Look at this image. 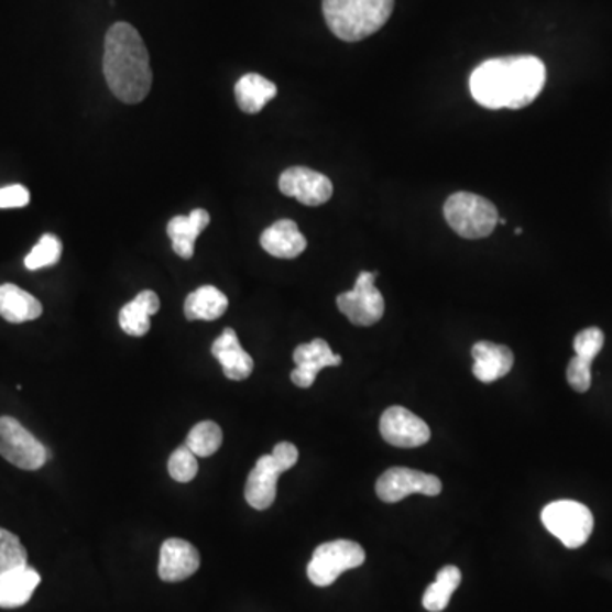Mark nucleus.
I'll list each match as a JSON object with an SVG mask.
<instances>
[{
    "label": "nucleus",
    "mask_w": 612,
    "mask_h": 612,
    "mask_svg": "<svg viewBox=\"0 0 612 612\" xmlns=\"http://www.w3.org/2000/svg\"><path fill=\"white\" fill-rule=\"evenodd\" d=\"M546 67L538 56H501L483 62L470 77L474 101L487 109H523L538 98Z\"/></svg>",
    "instance_id": "obj_1"
},
{
    "label": "nucleus",
    "mask_w": 612,
    "mask_h": 612,
    "mask_svg": "<svg viewBox=\"0 0 612 612\" xmlns=\"http://www.w3.org/2000/svg\"><path fill=\"white\" fill-rule=\"evenodd\" d=\"M102 70L111 92L124 105H139L152 87L149 50L139 31L128 23L109 28Z\"/></svg>",
    "instance_id": "obj_2"
},
{
    "label": "nucleus",
    "mask_w": 612,
    "mask_h": 612,
    "mask_svg": "<svg viewBox=\"0 0 612 612\" xmlns=\"http://www.w3.org/2000/svg\"><path fill=\"white\" fill-rule=\"evenodd\" d=\"M324 18L339 40L361 42L389 23L395 0H324Z\"/></svg>",
    "instance_id": "obj_3"
},
{
    "label": "nucleus",
    "mask_w": 612,
    "mask_h": 612,
    "mask_svg": "<svg viewBox=\"0 0 612 612\" xmlns=\"http://www.w3.org/2000/svg\"><path fill=\"white\" fill-rule=\"evenodd\" d=\"M445 218L449 227L463 239H485L499 223L495 205L473 193H456L445 205Z\"/></svg>",
    "instance_id": "obj_4"
},
{
    "label": "nucleus",
    "mask_w": 612,
    "mask_h": 612,
    "mask_svg": "<svg viewBox=\"0 0 612 612\" xmlns=\"http://www.w3.org/2000/svg\"><path fill=\"white\" fill-rule=\"evenodd\" d=\"M542 521L546 529L570 549L586 545L594 529V515L576 501L551 502L543 509Z\"/></svg>",
    "instance_id": "obj_5"
},
{
    "label": "nucleus",
    "mask_w": 612,
    "mask_h": 612,
    "mask_svg": "<svg viewBox=\"0 0 612 612\" xmlns=\"http://www.w3.org/2000/svg\"><path fill=\"white\" fill-rule=\"evenodd\" d=\"M367 560V553L356 542L337 539L324 543L315 549L306 573L314 586L329 587L342 576L343 571L361 567Z\"/></svg>",
    "instance_id": "obj_6"
},
{
    "label": "nucleus",
    "mask_w": 612,
    "mask_h": 612,
    "mask_svg": "<svg viewBox=\"0 0 612 612\" xmlns=\"http://www.w3.org/2000/svg\"><path fill=\"white\" fill-rule=\"evenodd\" d=\"M0 456L21 470L34 471L45 467L50 452L15 418L0 417Z\"/></svg>",
    "instance_id": "obj_7"
},
{
    "label": "nucleus",
    "mask_w": 612,
    "mask_h": 612,
    "mask_svg": "<svg viewBox=\"0 0 612 612\" xmlns=\"http://www.w3.org/2000/svg\"><path fill=\"white\" fill-rule=\"evenodd\" d=\"M378 273L362 271L351 292L337 296V306L349 321L359 327H371L385 315V299L374 286Z\"/></svg>",
    "instance_id": "obj_8"
},
{
    "label": "nucleus",
    "mask_w": 612,
    "mask_h": 612,
    "mask_svg": "<svg viewBox=\"0 0 612 612\" xmlns=\"http://www.w3.org/2000/svg\"><path fill=\"white\" fill-rule=\"evenodd\" d=\"M442 483L434 474L423 471L411 470V468H390L381 474L376 482V493L381 501L386 504H396L404 501L412 493L420 495H439Z\"/></svg>",
    "instance_id": "obj_9"
},
{
    "label": "nucleus",
    "mask_w": 612,
    "mask_h": 612,
    "mask_svg": "<svg viewBox=\"0 0 612 612\" xmlns=\"http://www.w3.org/2000/svg\"><path fill=\"white\" fill-rule=\"evenodd\" d=\"M380 433L395 448H418L430 439L429 426L423 418L398 405L386 408L385 414L381 415Z\"/></svg>",
    "instance_id": "obj_10"
},
{
    "label": "nucleus",
    "mask_w": 612,
    "mask_h": 612,
    "mask_svg": "<svg viewBox=\"0 0 612 612\" xmlns=\"http://www.w3.org/2000/svg\"><path fill=\"white\" fill-rule=\"evenodd\" d=\"M280 189L284 196L306 206L324 205L334 195L332 181L308 167L286 168L280 177Z\"/></svg>",
    "instance_id": "obj_11"
},
{
    "label": "nucleus",
    "mask_w": 612,
    "mask_h": 612,
    "mask_svg": "<svg viewBox=\"0 0 612 612\" xmlns=\"http://www.w3.org/2000/svg\"><path fill=\"white\" fill-rule=\"evenodd\" d=\"M296 368L292 373V381L299 389H310L317 380V374L324 368L339 367L340 356L334 354L329 343L324 339H314L308 343H299L293 352Z\"/></svg>",
    "instance_id": "obj_12"
},
{
    "label": "nucleus",
    "mask_w": 612,
    "mask_h": 612,
    "mask_svg": "<svg viewBox=\"0 0 612 612\" xmlns=\"http://www.w3.org/2000/svg\"><path fill=\"white\" fill-rule=\"evenodd\" d=\"M201 565L198 549L179 538H171L162 545L159 577L164 582L176 583L189 579Z\"/></svg>",
    "instance_id": "obj_13"
},
{
    "label": "nucleus",
    "mask_w": 612,
    "mask_h": 612,
    "mask_svg": "<svg viewBox=\"0 0 612 612\" xmlns=\"http://www.w3.org/2000/svg\"><path fill=\"white\" fill-rule=\"evenodd\" d=\"M284 468L273 455L261 456L245 483V501L258 511H265L276 501L277 480Z\"/></svg>",
    "instance_id": "obj_14"
},
{
    "label": "nucleus",
    "mask_w": 612,
    "mask_h": 612,
    "mask_svg": "<svg viewBox=\"0 0 612 612\" xmlns=\"http://www.w3.org/2000/svg\"><path fill=\"white\" fill-rule=\"evenodd\" d=\"M211 354L220 361L223 374L228 380L243 381L254 371V359L243 351L239 337L233 329H225L211 346Z\"/></svg>",
    "instance_id": "obj_15"
},
{
    "label": "nucleus",
    "mask_w": 612,
    "mask_h": 612,
    "mask_svg": "<svg viewBox=\"0 0 612 612\" xmlns=\"http://www.w3.org/2000/svg\"><path fill=\"white\" fill-rule=\"evenodd\" d=\"M473 356V374L477 380L482 383H493L501 380L505 374L511 373L514 367V354L507 346H499V343L477 342L471 349Z\"/></svg>",
    "instance_id": "obj_16"
},
{
    "label": "nucleus",
    "mask_w": 612,
    "mask_h": 612,
    "mask_svg": "<svg viewBox=\"0 0 612 612\" xmlns=\"http://www.w3.org/2000/svg\"><path fill=\"white\" fill-rule=\"evenodd\" d=\"M261 245L267 254L277 259H295L306 249V239L293 220H280L265 228Z\"/></svg>",
    "instance_id": "obj_17"
},
{
    "label": "nucleus",
    "mask_w": 612,
    "mask_h": 612,
    "mask_svg": "<svg viewBox=\"0 0 612 612\" xmlns=\"http://www.w3.org/2000/svg\"><path fill=\"white\" fill-rule=\"evenodd\" d=\"M209 225V214L206 209H193L187 217H174L167 225V236L172 249L179 258L190 259L195 255L196 239Z\"/></svg>",
    "instance_id": "obj_18"
},
{
    "label": "nucleus",
    "mask_w": 612,
    "mask_h": 612,
    "mask_svg": "<svg viewBox=\"0 0 612 612\" xmlns=\"http://www.w3.org/2000/svg\"><path fill=\"white\" fill-rule=\"evenodd\" d=\"M40 582L42 577L30 565L0 576V608H23L30 602Z\"/></svg>",
    "instance_id": "obj_19"
},
{
    "label": "nucleus",
    "mask_w": 612,
    "mask_h": 612,
    "mask_svg": "<svg viewBox=\"0 0 612 612\" xmlns=\"http://www.w3.org/2000/svg\"><path fill=\"white\" fill-rule=\"evenodd\" d=\"M42 314V303L30 293L11 283L0 286V317L9 324L36 320Z\"/></svg>",
    "instance_id": "obj_20"
},
{
    "label": "nucleus",
    "mask_w": 612,
    "mask_h": 612,
    "mask_svg": "<svg viewBox=\"0 0 612 612\" xmlns=\"http://www.w3.org/2000/svg\"><path fill=\"white\" fill-rule=\"evenodd\" d=\"M161 310V299L157 293L146 292L139 293L135 299L121 308L120 325L124 334L131 337H143L150 330V317Z\"/></svg>",
    "instance_id": "obj_21"
},
{
    "label": "nucleus",
    "mask_w": 612,
    "mask_h": 612,
    "mask_svg": "<svg viewBox=\"0 0 612 612\" xmlns=\"http://www.w3.org/2000/svg\"><path fill=\"white\" fill-rule=\"evenodd\" d=\"M276 84L259 74H247L236 84V99L247 114H258L267 102L276 98Z\"/></svg>",
    "instance_id": "obj_22"
},
{
    "label": "nucleus",
    "mask_w": 612,
    "mask_h": 612,
    "mask_svg": "<svg viewBox=\"0 0 612 612\" xmlns=\"http://www.w3.org/2000/svg\"><path fill=\"white\" fill-rule=\"evenodd\" d=\"M227 310V295L221 293L220 289L215 288V286H209V284L189 293L186 303H184V315H186L187 320L190 321L218 320V318L223 317Z\"/></svg>",
    "instance_id": "obj_23"
},
{
    "label": "nucleus",
    "mask_w": 612,
    "mask_h": 612,
    "mask_svg": "<svg viewBox=\"0 0 612 612\" xmlns=\"http://www.w3.org/2000/svg\"><path fill=\"white\" fill-rule=\"evenodd\" d=\"M459 583H461V571L458 567L448 565V567L441 568V571L437 573L436 582L427 587L423 598L424 608L430 612L445 611Z\"/></svg>",
    "instance_id": "obj_24"
},
{
    "label": "nucleus",
    "mask_w": 612,
    "mask_h": 612,
    "mask_svg": "<svg viewBox=\"0 0 612 612\" xmlns=\"http://www.w3.org/2000/svg\"><path fill=\"white\" fill-rule=\"evenodd\" d=\"M221 442H223V433L220 426L211 420H203L187 434L186 446L196 456L208 458L220 449Z\"/></svg>",
    "instance_id": "obj_25"
},
{
    "label": "nucleus",
    "mask_w": 612,
    "mask_h": 612,
    "mask_svg": "<svg viewBox=\"0 0 612 612\" xmlns=\"http://www.w3.org/2000/svg\"><path fill=\"white\" fill-rule=\"evenodd\" d=\"M62 251H64V245H62L61 239L53 233H45L24 259V265H26V270L37 271L58 264Z\"/></svg>",
    "instance_id": "obj_26"
},
{
    "label": "nucleus",
    "mask_w": 612,
    "mask_h": 612,
    "mask_svg": "<svg viewBox=\"0 0 612 612\" xmlns=\"http://www.w3.org/2000/svg\"><path fill=\"white\" fill-rule=\"evenodd\" d=\"M28 551L21 539L0 527V576L26 567Z\"/></svg>",
    "instance_id": "obj_27"
},
{
    "label": "nucleus",
    "mask_w": 612,
    "mask_h": 612,
    "mask_svg": "<svg viewBox=\"0 0 612 612\" xmlns=\"http://www.w3.org/2000/svg\"><path fill=\"white\" fill-rule=\"evenodd\" d=\"M167 468L168 474L176 482H193L196 474H198V459H196L195 452L190 451L187 446H181V448L172 452L171 458H168Z\"/></svg>",
    "instance_id": "obj_28"
},
{
    "label": "nucleus",
    "mask_w": 612,
    "mask_h": 612,
    "mask_svg": "<svg viewBox=\"0 0 612 612\" xmlns=\"http://www.w3.org/2000/svg\"><path fill=\"white\" fill-rule=\"evenodd\" d=\"M602 348H604V334L598 327L582 330V332L577 334L576 340H573V349H576L577 356L589 359V361H594Z\"/></svg>",
    "instance_id": "obj_29"
},
{
    "label": "nucleus",
    "mask_w": 612,
    "mask_h": 612,
    "mask_svg": "<svg viewBox=\"0 0 612 612\" xmlns=\"http://www.w3.org/2000/svg\"><path fill=\"white\" fill-rule=\"evenodd\" d=\"M567 378L571 389L576 392H589L590 385H592V361L576 356L568 364Z\"/></svg>",
    "instance_id": "obj_30"
},
{
    "label": "nucleus",
    "mask_w": 612,
    "mask_h": 612,
    "mask_svg": "<svg viewBox=\"0 0 612 612\" xmlns=\"http://www.w3.org/2000/svg\"><path fill=\"white\" fill-rule=\"evenodd\" d=\"M30 205V190L21 184L0 189V208H24Z\"/></svg>",
    "instance_id": "obj_31"
},
{
    "label": "nucleus",
    "mask_w": 612,
    "mask_h": 612,
    "mask_svg": "<svg viewBox=\"0 0 612 612\" xmlns=\"http://www.w3.org/2000/svg\"><path fill=\"white\" fill-rule=\"evenodd\" d=\"M271 455L276 458L277 463L284 468V471H288L289 468L295 467L298 463V449H296L295 445L292 442H280L276 445V448L273 449Z\"/></svg>",
    "instance_id": "obj_32"
}]
</instances>
